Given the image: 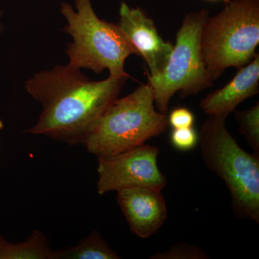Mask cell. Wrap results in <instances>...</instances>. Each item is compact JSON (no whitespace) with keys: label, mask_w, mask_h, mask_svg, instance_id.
<instances>
[{"label":"cell","mask_w":259,"mask_h":259,"mask_svg":"<svg viewBox=\"0 0 259 259\" xmlns=\"http://www.w3.org/2000/svg\"><path fill=\"white\" fill-rule=\"evenodd\" d=\"M194 120L193 112L186 107L174 109L168 117V125L173 129L193 127Z\"/></svg>","instance_id":"cell-16"},{"label":"cell","mask_w":259,"mask_h":259,"mask_svg":"<svg viewBox=\"0 0 259 259\" xmlns=\"http://www.w3.org/2000/svg\"><path fill=\"white\" fill-rule=\"evenodd\" d=\"M0 259H54L47 237L35 231L25 241L12 243L0 238Z\"/></svg>","instance_id":"cell-11"},{"label":"cell","mask_w":259,"mask_h":259,"mask_svg":"<svg viewBox=\"0 0 259 259\" xmlns=\"http://www.w3.org/2000/svg\"><path fill=\"white\" fill-rule=\"evenodd\" d=\"M208 10L201 9L185 15L177 33L176 44L163 72L148 75L158 112L166 115L172 97L177 93L185 97L212 88L201 51V34Z\"/></svg>","instance_id":"cell-6"},{"label":"cell","mask_w":259,"mask_h":259,"mask_svg":"<svg viewBox=\"0 0 259 259\" xmlns=\"http://www.w3.org/2000/svg\"><path fill=\"white\" fill-rule=\"evenodd\" d=\"M151 259H207L208 255L197 245L177 243L166 251L158 252Z\"/></svg>","instance_id":"cell-14"},{"label":"cell","mask_w":259,"mask_h":259,"mask_svg":"<svg viewBox=\"0 0 259 259\" xmlns=\"http://www.w3.org/2000/svg\"><path fill=\"white\" fill-rule=\"evenodd\" d=\"M100 233L93 231L74 246L54 250V259H119Z\"/></svg>","instance_id":"cell-12"},{"label":"cell","mask_w":259,"mask_h":259,"mask_svg":"<svg viewBox=\"0 0 259 259\" xmlns=\"http://www.w3.org/2000/svg\"><path fill=\"white\" fill-rule=\"evenodd\" d=\"M225 116L209 115L199 143L206 166L224 182L237 218L259 223V154L245 151L230 134Z\"/></svg>","instance_id":"cell-2"},{"label":"cell","mask_w":259,"mask_h":259,"mask_svg":"<svg viewBox=\"0 0 259 259\" xmlns=\"http://www.w3.org/2000/svg\"><path fill=\"white\" fill-rule=\"evenodd\" d=\"M119 28L146 61L151 76L161 74L171 55L173 45L158 34L154 22L140 8H131L125 2L120 7Z\"/></svg>","instance_id":"cell-8"},{"label":"cell","mask_w":259,"mask_h":259,"mask_svg":"<svg viewBox=\"0 0 259 259\" xmlns=\"http://www.w3.org/2000/svg\"><path fill=\"white\" fill-rule=\"evenodd\" d=\"M168 126V117L155 108L151 84L142 83L109 105L83 144L97 158L107 157L144 144Z\"/></svg>","instance_id":"cell-4"},{"label":"cell","mask_w":259,"mask_h":259,"mask_svg":"<svg viewBox=\"0 0 259 259\" xmlns=\"http://www.w3.org/2000/svg\"><path fill=\"white\" fill-rule=\"evenodd\" d=\"M74 7L61 5V15L67 25L64 32L73 38L66 47L69 65L76 69H88L100 74L105 69L110 76L130 77L125 71L126 59L139 56L118 25L99 18L91 0H74Z\"/></svg>","instance_id":"cell-3"},{"label":"cell","mask_w":259,"mask_h":259,"mask_svg":"<svg viewBox=\"0 0 259 259\" xmlns=\"http://www.w3.org/2000/svg\"><path fill=\"white\" fill-rule=\"evenodd\" d=\"M170 141L172 146L178 151H191L198 144L199 134L193 127L173 129Z\"/></svg>","instance_id":"cell-15"},{"label":"cell","mask_w":259,"mask_h":259,"mask_svg":"<svg viewBox=\"0 0 259 259\" xmlns=\"http://www.w3.org/2000/svg\"><path fill=\"white\" fill-rule=\"evenodd\" d=\"M159 148L146 144L128 151L98 158L97 192L100 195L132 187L162 190L166 177L158 166Z\"/></svg>","instance_id":"cell-7"},{"label":"cell","mask_w":259,"mask_h":259,"mask_svg":"<svg viewBox=\"0 0 259 259\" xmlns=\"http://www.w3.org/2000/svg\"><path fill=\"white\" fill-rule=\"evenodd\" d=\"M258 44L259 0H231L202 28L201 51L210 79H218L228 68L249 64Z\"/></svg>","instance_id":"cell-5"},{"label":"cell","mask_w":259,"mask_h":259,"mask_svg":"<svg viewBox=\"0 0 259 259\" xmlns=\"http://www.w3.org/2000/svg\"><path fill=\"white\" fill-rule=\"evenodd\" d=\"M128 77L92 81L70 65L39 71L25 90L40 102L38 120L25 131L69 144H83L103 112L118 97Z\"/></svg>","instance_id":"cell-1"},{"label":"cell","mask_w":259,"mask_h":259,"mask_svg":"<svg viewBox=\"0 0 259 259\" xmlns=\"http://www.w3.org/2000/svg\"><path fill=\"white\" fill-rule=\"evenodd\" d=\"M162 190L139 187L118 191L117 201L131 231L146 239L156 234L167 218Z\"/></svg>","instance_id":"cell-9"},{"label":"cell","mask_w":259,"mask_h":259,"mask_svg":"<svg viewBox=\"0 0 259 259\" xmlns=\"http://www.w3.org/2000/svg\"><path fill=\"white\" fill-rule=\"evenodd\" d=\"M2 15H3V13H2L1 11H0V18H1ZM3 31V24H2L1 22H0V35H1L2 32Z\"/></svg>","instance_id":"cell-17"},{"label":"cell","mask_w":259,"mask_h":259,"mask_svg":"<svg viewBox=\"0 0 259 259\" xmlns=\"http://www.w3.org/2000/svg\"><path fill=\"white\" fill-rule=\"evenodd\" d=\"M259 91V54L249 64L238 69L226 86L202 99L199 107L208 115L228 116L241 102L258 95Z\"/></svg>","instance_id":"cell-10"},{"label":"cell","mask_w":259,"mask_h":259,"mask_svg":"<svg viewBox=\"0 0 259 259\" xmlns=\"http://www.w3.org/2000/svg\"><path fill=\"white\" fill-rule=\"evenodd\" d=\"M238 131L244 136L253 153L259 154V103L245 110L235 112Z\"/></svg>","instance_id":"cell-13"},{"label":"cell","mask_w":259,"mask_h":259,"mask_svg":"<svg viewBox=\"0 0 259 259\" xmlns=\"http://www.w3.org/2000/svg\"><path fill=\"white\" fill-rule=\"evenodd\" d=\"M208 1H214V2L223 1V2H224V3H226V4H227V3H229V2L231 1V0H208Z\"/></svg>","instance_id":"cell-18"},{"label":"cell","mask_w":259,"mask_h":259,"mask_svg":"<svg viewBox=\"0 0 259 259\" xmlns=\"http://www.w3.org/2000/svg\"><path fill=\"white\" fill-rule=\"evenodd\" d=\"M4 127V124H3V122L2 120H0V131Z\"/></svg>","instance_id":"cell-19"}]
</instances>
